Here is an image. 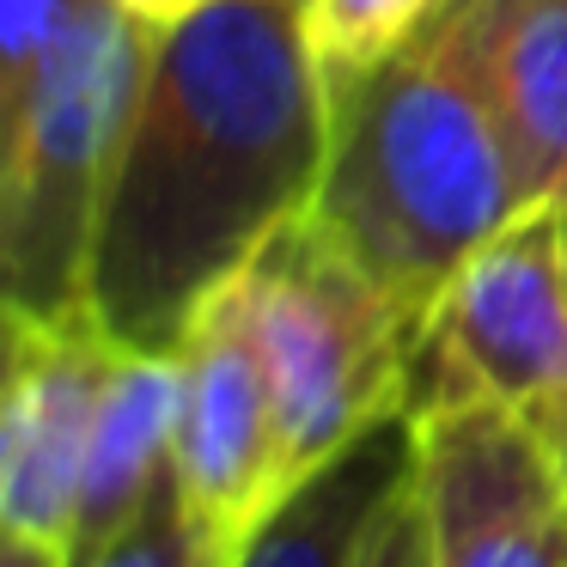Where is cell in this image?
I'll return each instance as SVG.
<instances>
[{"label":"cell","mask_w":567,"mask_h":567,"mask_svg":"<svg viewBox=\"0 0 567 567\" xmlns=\"http://www.w3.org/2000/svg\"><path fill=\"white\" fill-rule=\"evenodd\" d=\"M135 19H147V25H172V19H184V13H196L202 0H123Z\"/></svg>","instance_id":"19"},{"label":"cell","mask_w":567,"mask_h":567,"mask_svg":"<svg viewBox=\"0 0 567 567\" xmlns=\"http://www.w3.org/2000/svg\"><path fill=\"white\" fill-rule=\"evenodd\" d=\"M0 567H68V555L55 543H38V537H13L0 530Z\"/></svg>","instance_id":"17"},{"label":"cell","mask_w":567,"mask_h":567,"mask_svg":"<svg viewBox=\"0 0 567 567\" xmlns=\"http://www.w3.org/2000/svg\"><path fill=\"white\" fill-rule=\"evenodd\" d=\"M184 403H177L172 470L189 513L233 549L293 482L281 452V409L262 360L257 323H250L245 287H220L184 348Z\"/></svg>","instance_id":"7"},{"label":"cell","mask_w":567,"mask_h":567,"mask_svg":"<svg viewBox=\"0 0 567 567\" xmlns=\"http://www.w3.org/2000/svg\"><path fill=\"white\" fill-rule=\"evenodd\" d=\"M299 7H306V0H299Z\"/></svg>","instance_id":"20"},{"label":"cell","mask_w":567,"mask_h":567,"mask_svg":"<svg viewBox=\"0 0 567 567\" xmlns=\"http://www.w3.org/2000/svg\"><path fill=\"white\" fill-rule=\"evenodd\" d=\"M440 7L445 0H306V38L323 80L342 86L391 50H403Z\"/></svg>","instance_id":"12"},{"label":"cell","mask_w":567,"mask_h":567,"mask_svg":"<svg viewBox=\"0 0 567 567\" xmlns=\"http://www.w3.org/2000/svg\"><path fill=\"white\" fill-rule=\"evenodd\" d=\"M238 287L275 379L287 482L311 476L372 421L403 409L415 318L311 214L281 226Z\"/></svg>","instance_id":"4"},{"label":"cell","mask_w":567,"mask_h":567,"mask_svg":"<svg viewBox=\"0 0 567 567\" xmlns=\"http://www.w3.org/2000/svg\"><path fill=\"white\" fill-rule=\"evenodd\" d=\"M177 403H184V360L177 354H135V348L116 354L99 391V415H92L68 567H86L99 549H111L141 518L153 488L172 476Z\"/></svg>","instance_id":"11"},{"label":"cell","mask_w":567,"mask_h":567,"mask_svg":"<svg viewBox=\"0 0 567 567\" xmlns=\"http://www.w3.org/2000/svg\"><path fill=\"white\" fill-rule=\"evenodd\" d=\"M567 396V196L518 208L433 293L409 336L403 415L537 409Z\"/></svg>","instance_id":"5"},{"label":"cell","mask_w":567,"mask_h":567,"mask_svg":"<svg viewBox=\"0 0 567 567\" xmlns=\"http://www.w3.org/2000/svg\"><path fill=\"white\" fill-rule=\"evenodd\" d=\"M226 543L189 513L184 488H177V470L153 488V501L141 506V518L111 543L99 549L86 567H226Z\"/></svg>","instance_id":"14"},{"label":"cell","mask_w":567,"mask_h":567,"mask_svg":"<svg viewBox=\"0 0 567 567\" xmlns=\"http://www.w3.org/2000/svg\"><path fill=\"white\" fill-rule=\"evenodd\" d=\"M530 421H537V427H543V440H549L555 470H561V488H567V396H561V403H549V409H537Z\"/></svg>","instance_id":"18"},{"label":"cell","mask_w":567,"mask_h":567,"mask_svg":"<svg viewBox=\"0 0 567 567\" xmlns=\"http://www.w3.org/2000/svg\"><path fill=\"white\" fill-rule=\"evenodd\" d=\"M360 567H427V530H421V501L415 488L391 506V518L379 525V537L367 543Z\"/></svg>","instance_id":"15"},{"label":"cell","mask_w":567,"mask_h":567,"mask_svg":"<svg viewBox=\"0 0 567 567\" xmlns=\"http://www.w3.org/2000/svg\"><path fill=\"white\" fill-rule=\"evenodd\" d=\"M153 25L123 0H80L0 165V299L38 323L86 318V269L111 159Z\"/></svg>","instance_id":"3"},{"label":"cell","mask_w":567,"mask_h":567,"mask_svg":"<svg viewBox=\"0 0 567 567\" xmlns=\"http://www.w3.org/2000/svg\"><path fill=\"white\" fill-rule=\"evenodd\" d=\"M457 25L525 202L567 196V0H457Z\"/></svg>","instance_id":"10"},{"label":"cell","mask_w":567,"mask_h":567,"mask_svg":"<svg viewBox=\"0 0 567 567\" xmlns=\"http://www.w3.org/2000/svg\"><path fill=\"white\" fill-rule=\"evenodd\" d=\"M518 208L530 202L470 68L457 0L403 50L330 86V159L311 220L415 323Z\"/></svg>","instance_id":"2"},{"label":"cell","mask_w":567,"mask_h":567,"mask_svg":"<svg viewBox=\"0 0 567 567\" xmlns=\"http://www.w3.org/2000/svg\"><path fill=\"white\" fill-rule=\"evenodd\" d=\"M74 13L80 0H0V165H7L19 128H25L50 50Z\"/></svg>","instance_id":"13"},{"label":"cell","mask_w":567,"mask_h":567,"mask_svg":"<svg viewBox=\"0 0 567 567\" xmlns=\"http://www.w3.org/2000/svg\"><path fill=\"white\" fill-rule=\"evenodd\" d=\"M43 330H50V323L25 318L19 306H7V299H0V396L13 391V379L25 372V360L38 354Z\"/></svg>","instance_id":"16"},{"label":"cell","mask_w":567,"mask_h":567,"mask_svg":"<svg viewBox=\"0 0 567 567\" xmlns=\"http://www.w3.org/2000/svg\"><path fill=\"white\" fill-rule=\"evenodd\" d=\"M415 464H421L415 421L403 409L372 421L330 464L299 476L233 543L226 567H360V555L391 518V506L415 488Z\"/></svg>","instance_id":"9"},{"label":"cell","mask_w":567,"mask_h":567,"mask_svg":"<svg viewBox=\"0 0 567 567\" xmlns=\"http://www.w3.org/2000/svg\"><path fill=\"white\" fill-rule=\"evenodd\" d=\"M123 348L92 318L50 323L38 354L0 396V530L55 543L68 555L80 470L92 445L99 391Z\"/></svg>","instance_id":"8"},{"label":"cell","mask_w":567,"mask_h":567,"mask_svg":"<svg viewBox=\"0 0 567 567\" xmlns=\"http://www.w3.org/2000/svg\"><path fill=\"white\" fill-rule=\"evenodd\" d=\"M330 80L299 0H202L153 25L111 159L86 318L135 354H177L220 287L311 214Z\"/></svg>","instance_id":"1"},{"label":"cell","mask_w":567,"mask_h":567,"mask_svg":"<svg viewBox=\"0 0 567 567\" xmlns=\"http://www.w3.org/2000/svg\"><path fill=\"white\" fill-rule=\"evenodd\" d=\"M415 433L427 567H567V488L525 409H452Z\"/></svg>","instance_id":"6"}]
</instances>
